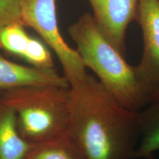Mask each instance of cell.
Segmentation results:
<instances>
[{"label":"cell","mask_w":159,"mask_h":159,"mask_svg":"<svg viewBox=\"0 0 159 159\" xmlns=\"http://www.w3.org/2000/svg\"><path fill=\"white\" fill-rule=\"evenodd\" d=\"M139 139L136 158L152 159L159 151V96L137 111Z\"/></svg>","instance_id":"9"},{"label":"cell","mask_w":159,"mask_h":159,"mask_svg":"<svg viewBox=\"0 0 159 159\" xmlns=\"http://www.w3.org/2000/svg\"><path fill=\"white\" fill-rule=\"evenodd\" d=\"M68 33L86 68L125 108L139 111L150 102V93L140 78L136 66L128 64L125 57L102 34L92 14L85 13L71 25Z\"/></svg>","instance_id":"2"},{"label":"cell","mask_w":159,"mask_h":159,"mask_svg":"<svg viewBox=\"0 0 159 159\" xmlns=\"http://www.w3.org/2000/svg\"><path fill=\"white\" fill-rule=\"evenodd\" d=\"M69 88L22 87L3 91L0 97L15 111L23 138L37 144L68 136Z\"/></svg>","instance_id":"3"},{"label":"cell","mask_w":159,"mask_h":159,"mask_svg":"<svg viewBox=\"0 0 159 159\" xmlns=\"http://www.w3.org/2000/svg\"><path fill=\"white\" fill-rule=\"evenodd\" d=\"M68 136L84 159L136 158L137 111L125 108L88 74L69 88Z\"/></svg>","instance_id":"1"},{"label":"cell","mask_w":159,"mask_h":159,"mask_svg":"<svg viewBox=\"0 0 159 159\" xmlns=\"http://www.w3.org/2000/svg\"><path fill=\"white\" fill-rule=\"evenodd\" d=\"M12 24L23 25L21 0H0V28Z\"/></svg>","instance_id":"13"},{"label":"cell","mask_w":159,"mask_h":159,"mask_svg":"<svg viewBox=\"0 0 159 159\" xmlns=\"http://www.w3.org/2000/svg\"><path fill=\"white\" fill-rule=\"evenodd\" d=\"M96 25L115 49L125 57L126 32L136 21L139 0H88Z\"/></svg>","instance_id":"6"},{"label":"cell","mask_w":159,"mask_h":159,"mask_svg":"<svg viewBox=\"0 0 159 159\" xmlns=\"http://www.w3.org/2000/svg\"><path fill=\"white\" fill-rule=\"evenodd\" d=\"M21 14L24 26L34 30L54 52L69 85L87 76L86 67L79 53L67 44L60 32L55 0H21Z\"/></svg>","instance_id":"4"},{"label":"cell","mask_w":159,"mask_h":159,"mask_svg":"<svg viewBox=\"0 0 159 159\" xmlns=\"http://www.w3.org/2000/svg\"><path fill=\"white\" fill-rule=\"evenodd\" d=\"M21 58L32 66L41 69H54V61L49 47L38 39L30 36Z\"/></svg>","instance_id":"12"},{"label":"cell","mask_w":159,"mask_h":159,"mask_svg":"<svg viewBox=\"0 0 159 159\" xmlns=\"http://www.w3.org/2000/svg\"><path fill=\"white\" fill-rule=\"evenodd\" d=\"M136 21L144 41L142 56L136 68L152 100L159 96V0H139Z\"/></svg>","instance_id":"5"},{"label":"cell","mask_w":159,"mask_h":159,"mask_svg":"<svg viewBox=\"0 0 159 159\" xmlns=\"http://www.w3.org/2000/svg\"><path fill=\"white\" fill-rule=\"evenodd\" d=\"M21 24H12L0 28V49L22 57L30 35Z\"/></svg>","instance_id":"11"},{"label":"cell","mask_w":159,"mask_h":159,"mask_svg":"<svg viewBox=\"0 0 159 159\" xmlns=\"http://www.w3.org/2000/svg\"><path fill=\"white\" fill-rule=\"evenodd\" d=\"M26 159H84L68 136L37 144Z\"/></svg>","instance_id":"10"},{"label":"cell","mask_w":159,"mask_h":159,"mask_svg":"<svg viewBox=\"0 0 159 159\" xmlns=\"http://www.w3.org/2000/svg\"><path fill=\"white\" fill-rule=\"evenodd\" d=\"M58 86L69 88L66 78L55 69H41L12 62L0 54V90L27 86Z\"/></svg>","instance_id":"7"},{"label":"cell","mask_w":159,"mask_h":159,"mask_svg":"<svg viewBox=\"0 0 159 159\" xmlns=\"http://www.w3.org/2000/svg\"><path fill=\"white\" fill-rule=\"evenodd\" d=\"M31 148L20 134L15 111L0 97V159H26Z\"/></svg>","instance_id":"8"}]
</instances>
